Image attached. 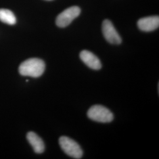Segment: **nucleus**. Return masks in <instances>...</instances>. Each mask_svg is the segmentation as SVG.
Masks as SVG:
<instances>
[{
    "label": "nucleus",
    "instance_id": "obj_9",
    "mask_svg": "<svg viewBox=\"0 0 159 159\" xmlns=\"http://www.w3.org/2000/svg\"><path fill=\"white\" fill-rule=\"evenodd\" d=\"M0 21L9 25H14L16 23V18L11 11L0 9Z\"/></svg>",
    "mask_w": 159,
    "mask_h": 159
},
{
    "label": "nucleus",
    "instance_id": "obj_5",
    "mask_svg": "<svg viewBox=\"0 0 159 159\" xmlns=\"http://www.w3.org/2000/svg\"><path fill=\"white\" fill-rule=\"evenodd\" d=\"M102 31L105 39L108 43L112 44H121V38L110 20H104L102 24Z\"/></svg>",
    "mask_w": 159,
    "mask_h": 159
},
{
    "label": "nucleus",
    "instance_id": "obj_10",
    "mask_svg": "<svg viewBox=\"0 0 159 159\" xmlns=\"http://www.w3.org/2000/svg\"><path fill=\"white\" fill-rule=\"evenodd\" d=\"M48 1H51V0H48Z\"/></svg>",
    "mask_w": 159,
    "mask_h": 159
},
{
    "label": "nucleus",
    "instance_id": "obj_2",
    "mask_svg": "<svg viewBox=\"0 0 159 159\" xmlns=\"http://www.w3.org/2000/svg\"><path fill=\"white\" fill-rule=\"evenodd\" d=\"M87 116L90 119L99 123H110L113 120V114L102 105L93 106L87 111Z\"/></svg>",
    "mask_w": 159,
    "mask_h": 159
},
{
    "label": "nucleus",
    "instance_id": "obj_8",
    "mask_svg": "<svg viewBox=\"0 0 159 159\" xmlns=\"http://www.w3.org/2000/svg\"><path fill=\"white\" fill-rule=\"evenodd\" d=\"M29 143L33 147L36 153H42L44 151L45 146L43 140L34 132H29L27 135Z\"/></svg>",
    "mask_w": 159,
    "mask_h": 159
},
{
    "label": "nucleus",
    "instance_id": "obj_4",
    "mask_svg": "<svg viewBox=\"0 0 159 159\" xmlns=\"http://www.w3.org/2000/svg\"><path fill=\"white\" fill-rule=\"evenodd\" d=\"M80 12V8L77 6H73L66 9L57 17L56 24L57 26L60 28L66 27L75 18L79 16Z\"/></svg>",
    "mask_w": 159,
    "mask_h": 159
},
{
    "label": "nucleus",
    "instance_id": "obj_6",
    "mask_svg": "<svg viewBox=\"0 0 159 159\" xmlns=\"http://www.w3.org/2000/svg\"><path fill=\"white\" fill-rule=\"evenodd\" d=\"M80 59L89 68L98 70L102 68V63L99 58L93 52L87 50H83L80 54Z\"/></svg>",
    "mask_w": 159,
    "mask_h": 159
},
{
    "label": "nucleus",
    "instance_id": "obj_7",
    "mask_svg": "<svg viewBox=\"0 0 159 159\" xmlns=\"http://www.w3.org/2000/svg\"><path fill=\"white\" fill-rule=\"evenodd\" d=\"M137 26L140 30L150 32L159 28V16H150L140 19L137 22Z\"/></svg>",
    "mask_w": 159,
    "mask_h": 159
},
{
    "label": "nucleus",
    "instance_id": "obj_3",
    "mask_svg": "<svg viewBox=\"0 0 159 159\" xmlns=\"http://www.w3.org/2000/svg\"><path fill=\"white\" fill-rule=\"evenodd\" d=\"M59 144L63 152L74 159H81L83 156V150L79 144L74 140L68 137L61 136L59 139Z\"/></svg>",
    "mask_w": 159,
    "mask_h": 159
},
{
    "label": "nucleus",
    "instance_id": "obj_1",
    "mask_svg": "<svg viewBox=\"0 0 159 159\" xmlns=\"http://www.w3.org/2000/svg\"><path fill=\"white\" fill-rule=\"evenodd\" d=\"M46 65L42 60L32 58L21 63L19 67V73L23 76L39 77L44 73Z\"/></svg>",
    "mask_w": 159,
    "mask_h": 159
}]
</instances>
